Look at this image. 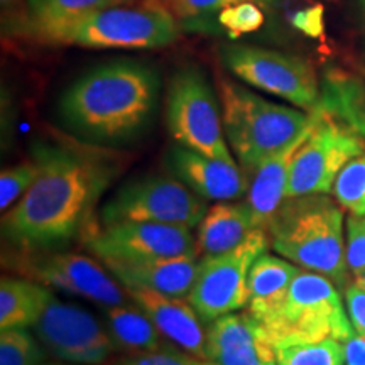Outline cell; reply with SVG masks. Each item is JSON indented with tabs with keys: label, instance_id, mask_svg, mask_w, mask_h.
I'll list each match as a JSON object with an SVG mask.
<instances>
[{
	"label": "cell",
	"instance_id": "24",
	"mask_svg": "<svg viewBox=\"0 0 365 365\" xmlns=\"http://www.w3.org/2000/svg\"><path fill=\"white\" fill-rule=\"evenodd\" d=\"M322 108L365 139V78L328 70L322 78Z\"/></svg>",
	"mask_w": 365,
	"mask_h": 365
},
{
	"label": "cell",
	"instance_id": "27",
	"mask_svg": "<svg viewBox=\"0 0 365 365\" xmlns=\"http://www.w3.org/2000/svg\"><path fill=\"white\" fill-rule=\"evenodd\" d=\"M242 2H255V0H170L180 27L182 26L190 31H207V33H213V27L218 24V17L225 9Z\"/></svg>",
	"mask_w": 365,
	"mask_h": 365
},
{
	"label": "cell",
	"instance_id": "20",
	"mask_svg": "<svg viewBox=\"0 0 365 365\" xmlns=\"http://www.w3.org/2000/svg\"><path fill=\"white\" fill-rule=\"evenodd\" d=\"M137 0H29V38L58 44L81 22Z\"/></svg>",
	"mask_w": 365,
	"mask_h": 365
},
{
	"label": "cell",
	"instance_id": "34",
	"mask_svg": "<svg viewBox=\"0 0 365 365\" xmlns=\"http://www.w3.org/2000/svg\"><path fill=\"white\" fill-rule=\"evenodd\" d=\"M2 31L7 38H29V0H0Z\"/></svg>",
	"mask_w": 365,
	"mask_h": 365
},
{
	"label": "cell",
	"instance_id": "17",
	"mask_svg": "<svg viewBox=\"0 0 365 365\" xmlns=\"http://www.w3.org/2000/svg\"><path fill=\"white\" fill-rule=\"evenodd\" d=\"M132 303L137 304L156 325L163 336L195 357L207 359V325L188 299L175 298L158 291L125 287Z\"/></svg>",
	"mask_w": 365,
	"mask_h": 365
},
{
	"label": "cell",
	"instance_id": "8",
	"mask_svg": "<svg viewBox=\"0 0 365 365\" xmlns=\"http://www.w3.org/2000/svg\"><path fill=\"white\" fill-rule=\"evenodd\" d=\"M207 210V200L176 176H143L122 185L100 207L98 225L154 222L195 228Z\"/></svg>",
	"mask_w": 365,
	"mask_h": 365
},
{
	"label": "cell",
	"instance_id": "11",
	"mask_svg": "<svg viewBox=\"0 0 365 365\" xmlns=\"http://www.w3.org/2000/svg\"><path fill=\"white\" fill-rule=\"evenodd\" d=\"M364 150L362 137L322 108L291 163L286 198L331 193L340 171Z\"/></svg>",
	"mask_w": 365,
	"mask_h": 365
},
{
	"label": "cell",
	"instance_id": "29",
	"mask_svg": "<svg viewBox=\"0 0 365 365\" xmlns=\"http://www.w3.org/2000/svg\"><path fill=\"white\" fill-rule=\"evenodd\" d=\"M46 349L27 328L0 331V365H43Z\"/></svg>",
	"mask_w": 365,
	"mask_h": 365
},
{
	"label": "cell",
	"instance_id": "15",
	"mask_svg": "<svg viewBox=\"0 0 365 365\" xmlns=\"http://www.w3.org/2000/svg\"><path fill=\"white\" fill-rule=\"evenodd\" d=\"M168 168L205 200L234 202L249 191V178L234 158L213 159L178 144L168 154Z\"/></svg>",
	"mask_w": 365,
	"mask_h": 365
},
{
	"label": "cell",
	"instance_id": "40",
	"mask_svg": "<svg viewBox=\"0 0 365 365\" xmlns=\"http://www.w3.org/2000/svg\"><path fill=\"white\" fill-rule=\"evenodd\" d=\"M43 365H76V364H68V362H49V364H43Z\"/></svg>",
	"mask_w": 365,
	"mask_h": 365
},
{
	"label": "cell",
	"instance_id": "19",
	"mask_svg": "<svg viewBox=\"0 0 365 365\" xmlns=\"http://www.w3.org/2000/svg\"><path fill=\"white\" fill-rule=\"evenodd\" d=\"M322 107H318L317 118L318 120ZM314 122L309 125V129L304 132L303 135L298 137L293 144H289L279 153H276L274 156L266 159L257 170L254 171V175L250 176L249 181V191H247V200L249 207L252 208L255 227L262 228L267 232L269 223H271L274 213L277 212V208L281 207V203L286 200V185H287V176H289L291 163L296 150L299 149V145L304 143L309 130L313 129Z\"/></svg>",
	"mask_w": 365,
	"mask_h": 365
},
{
	"label": "cell",
	"instance_id": "23",
	"mask_svg": "<svg viewBox=\"0 0 365 365\" xmlns=\"http://www.w3.org/2000/svg\"><path fill=\"white\" fill-rule=\"evenodd\" d=\"M53 298V289L43 282L24 276H4L0 281V331L33 328Z\"/></svg>",
	"mask_w": 365,
	"mask_h": 365
},
{
	"label": "cell",
	"instance_id": "22",
	"mask_svg": "<svg viewBox=\"0 0 365 365\" xmlns=\"http://www.w3.org/2000/svg\"><path fill=\"white\" fill-rule=\"evenodd\" d=\"M301 269L281 255L264 252L255 259L249 272V312L259 323H266L284 301L291 282Z\"/></svg>",
	"mask_w": 365,
	"mask_h": 365
},
{
	"label": "cell",
	"instance_id": "6",
	"mask_svg": "<svg viewBox=\"0 0 365 365\" xmlns=\"http://www.w3.org/2000/svg\"><path fill=\"white\" fill-rule=\"evenodd\" d=\"M220 59L242 83L313 112L322 102V80L308 59L247 44L223 46Z\"/></svg>",
	"mask_w": 365,
	"mask_h": 365
},
{
	"label": "cell",
	"instance_id": "31",
	"mask_svg": "<svg viewBox=\"0 0 365 365\" xmlns=\"http://www.w3.org/2000/svg\"><path fill=\"white\" fill-rule=\"evenodd\" d=\"M264 24V14L255 6V2H242L234 7H228L218 17V26L230 38H240L261 29Z\"/></svg>",
	"mask_w": 365,
	"mask_h": 365
},
{
	"label": "cell",
	"instance_id": "1",
	"mask_svg": "<svg viewBox=\"0 0 365 365\" xmlns=\"http://www.w3.org/2000/svg\"><path fill=\"white\" fill-rule=\"evenodd\" d=\"M38 176L2 215L14 252L65 250L95 227V208L120 171L115 158L88 145L36 143Z\"/></svg>",
	"mask_w": 365,
	"mask_h": 365
},
{
	"label": "cell",
	"instance_id": "39",
	"mask_svg": "<svg viewBox=\"0 0 365 365\" xmlns=\"http://www.w3.org/2000/svg\"><path fill=\"white\" fill-rule=\"evenodd\" d=\"M355 284L360 286V287H364V289H365V271L355 276Z\"/></svg>",
	"mask_w": 365,
	"mask_h": 365
},
{
	"label": "cell",
	"instance_id": "37",
	"mask_svg": "<svg viewBox=\"0 0 365 365\" xmlns=\"http://www.w3.org/2000/svg\"><path fill=\"white\" fill-rule=\"evenodd\" d=\"M344 354L346 365H365V339L359 335L344 341Z\"/></svg>",
	"mask_w": 365,
	"mask_h": 365
},
{
	"label": "cell",
	"instance_id": "30",
	"mask_svg": "<svg viewBox=\"0 0 365 365\" xmlns=\"http://www.w3.org/2000/svg\"><path fill=\"white\" fill-rule=\"evenodd\" d=\"M36 176H38V164L33 158L2 171L0 175V208L2 212L11 208L33 186Z\"/></svg>",
	"mask_w": 365,
	"mask_h": 365
},
{
	"label": "cell",
	"instance_id": "13",
	"mask_svg": "<svg viewBox=\"0 0 365 365\" xmlns=\"http://www.w3.org/2000/svg\"><path fill=\"white\" fill-rule=\"evenodd\" d=\"M34 335L51 357L76 365H103L117 352L107 325L88 309L51 299L33 327Z\"/></svg>",
	"mask_w": 365,
	"mask_h": 365
},
{
	"label": "cell",
	"instance_id": "14",
	"mask_svg": "<svg viewBox=\"0 0 365 365\" xmlns=\"http://www.w3.org/2000/svg\"><path fill=\"white\" fill-rule=\"evenodd\" d=\"M85 249L98 261H148L196 254L190 227L154 222H117L91 228L83 237Z\"/></svg>",
	"mask_w": 365,
	"mask_h": 365
},
{
	"label": "cell",
	"instance_id": "35",
	"mask_svg": "<svg viewBox=\"0 0 365 365\" xmlns=\"http://www.w3.org/2000/svg\"><path fill=\"white\" fill-rule=\"evenodd\" d=\"M344 294L346 313H349L355 335L365 339V289L354 282V284H346Z\"/></svg>",
	"mask_w": 365,
	"mask_h": 365
},
{
	"label": "cell",
	"instance_id": "2",
	"mask_svg": "<svg viewBox=\"0 0 365 365\" xmlns=\"http://www.w3.org/2000/svg\"><path fill=\"white\" fill-rule=\"evenodd\" d=\"M159 76L132 59L103 63L63 91L58 115L65 129L91 145L129 143L156 110Z\"/></svg>",
	"mask_w": 365,
	"mask_h": 365
},
{
	"label": "cell",
	"instance_id": "36",
	"mask_svg": "<svg viewBox=\"0 0 365 365\" xmlns=\"http://www.w3.org/2000/svg\"><path fill=\"white\" fill-rule=\"evenodd\" d=\"M294 26L308 36H319L323 33V9L312 7L299 12L294 17Z\"/></svg>",
	"mask_w": 365,
	"mask_h": 365
},
{
	"label": "cell",
	"instance_id": "26",
	"mask_svg": "<svg viewBox=\"0 0 365 365\" xmlns=\"http://www.w3.org/2000/svg\"><path fill=\"white\" fill-rule=\"evenodd\" d=\"M276 365H344V341L289 340L274 345Z\"/></svg>",
	"mask_w": 365,
	"mask_h": 365
},
{
	"label": "cell",
	"instance_id": "10",
	"mask_svg": "<svg viewBox=\"0 0 365 365\" xmlns=\"http://www.w3.org/2000/svg\"><path fill=\"white\" fill-rule=\"evenodd\" d=\"M267 249H271L269 234L262 228H254L247 239L228 252L200 259L186 299L205 325L223 314L247 308L250 267Z\"/></svg>",
	"mask_w": 365,
	"mask_h": 365
},
{
	"label": "cell",
	"instance_id": "5",
	"mask_svg": "<svg viewBox=\"0 0 365 365\" xmlns=\"http://www.w3.org/2000/svg\"><path fill=\"white\" fill-rule=\"evenodd\" d=\"M272 346L289 340H349L355 335L336 284L301 269L277 312L262 323Z\"/></svg>",
	"mask_w": 365,
	"mask_h": 365
},
{
	"label": "cell",
	"instance_id": "4",
	"mask_svg": "<svg viewBox=\"0 0 365 365\" xmlns=\"http://www.w3.org/2000/svg\"><path fill=\"white\" fill-rule=\"evenodd\" d=\"M220 105L227 143L250 180L261 164L309 129L317 110L307 112L261 97L244 85L222 78Z\"/></svg>",
	"mask_w": 365,
	"mask_h": 365
},
{
	"label": "cell",
	"instance_id": "7",
	"mask_svg": "<svg viewBox=\"0 0 365 365\" xmlns=\"http://www.w3.org/2000/svg\"><path fill=\"white\" fill-rule=\"evenodd\" d=\"M168 129L173 139L213 159H232L225 130L222 105L198 66H186L175 73L168 90Z\"/></svg>",
	"mask_w": 365,
	"mask_h": 365
},
{
	"label": "cell",
	"instance_id": "18",
	"mask_svg": "<svg viewBox=\"0 0 365 365\" xmlns=\"http://www.w3.org/2000/svg\"><path fill=\"white\" fill-rule=\"evenodd\" d=\"M102 264L124 287H140L186 298L193 287L200 257L180 255L148 261H103Z\"/></svg>",
	"mask_w": 365,
	"mask_h": 365
},
{
	"label": "cell",
	"instance_id": "12",
	"mask_svg": "<svg viewBox=\"0 0 365 365\" xmlns=\"http://www.w3.org/2000/svg\"><path fill=\"white\" fill-rule=\"evenodd\" d=\"M4 264L21 276L43 282L51 289L88 299L100 307L127 304L125 287L110 276V271L88 257L66 250L51 252H12L4 257Z\"/></svg>",
	"mask_w": 365,
	"mask_h": 365
},
{
	"label": "cell",
	"instance_id": "25",
	"mask_svg": "<svg viewBox=\"0 0 365 365\" xmlns=\"http://www.w3.org/2000/svg\"><path fill=\"white\" fill-rule=\"evenodd\" d=\"M117 349L127 354L156 352L166 349L163 335L150 318L137 304H117V307H100Z\"/></svg>",
	"mask_w": 365,
	"mask_h": 365
},
{
	"label": "cell",
	"instance_id": "32",
	"mask_svg": "<svg viewBox=\"0 0 365 365\" xmlns=\"http://www.w3.org/2000/svg\"><path fill=\"white\" fill-rule=\"evenodd\" d=\"M103 365H217L212 360H203L191 354H182V350L163 349L156 352L129 354L124 357L112 359Z\"/></svg>",
	"mask_w": 365,
	"mask_h": 365
},
{
	"label": "cell",
	"instance_id": "28",
	"mask_svg": "<svg viewBox=\"0 0 365 365\" xmlns=\"http://www.w3.org/2000/svg\"><path fill=\"white\" fill-rule=\"evenodd\" d=\"M331 193L350 215H365V150L340 171Z\"/></svg>",
	"mask_w": 365,
	"mask_h": 365
},
{
	"label": "cell",
	"instance_id": "16",
	"mask_svg": "<svg viewBox=\"0 0 365 365\" xmlns=\"http://www.w3.org/2000/svg\"><path fill=\"white\" fill-rule=\"evenodd\" d=\"M207 359L217 365H276L272 345L249 312L228 313L208 323Z\"/></svg>",
	"mask_w": 365,
	"mask_h": 365
},
{
	"label": "cell",
	"instance_id": "9",
	"mask_svg": "<svg viewBox=\"0 0 365 365\" xmlns=\"http://www.w3.org/2000/svg\"><path fill=\"white\" fill-rule=\"evenodd\" d=\"M180 22L161 4L135 2L90 17L66 33L58 44L91 49H158L175 43Z\"/></svg>",
	"mask_w": 365,
	"mask_h": 365
},
{
	"label": "cell",
	"instance_id": "33",
	"mask_svg": "<svg viewBox=\"0 0 365 365\" xmlns=\"http://www.w3.org/2000/svg\"><path fill=\"white\" fill-rule=\"evenodd\" d=\"M346 264L354 276L365 271V215H350L345 223Z\"/></svg>",
	"mask_w": 365,
	"mask_h": 365
},
{
	"label": "cell",
	"instance_id": "3",
	"mask_svg": "<svg viewBox=\"0 0 365 365\" xmlns=\"http://www.w3.org/2000/svg\"><path fill=\"white\" fill-rule=\"evenodd\" d=\"M344 208L328 195L286 198L267 227L271 249L304 271L346 287Z\"/></svg>",
	"mask_w": 365,
	"mask_h": 365
},
{
	"label": "cell",
	"instance_id": "38",
	"mask_svg": "<svg viewBox=\"0 0 365 365\" xmlns=\"http://www.w3.org/2000/svg\"><path fill=\"white\" fill-rule=\"evenodd\" d=\"M354 4H355V9H357L360 21H362L365 26V0H354Z\"/></svg>",
	"mask_w": 365,
	"mask_h": 365
},
{
	"label": "cell",
	"instance_id": "21",
	"mask_svg": "<svg viewBox=\"0 0 365 365\" xmlns=\"http://www.w3.org/2000/svg\"><path fill=\"white\" fill-rule=\"evenodd\" d=\"M196 228V254L202 259L228 252L257 227L247 202H218L207 210Z\"/></svg>",
	"mask_w": 365,
	"mask_h": 365
},
{
	"label": "cell",
	"instance_id": "41",
	"mask_svg": "<svg viewBox=\"0 0 365 365\" xmlns=\"http://www.w3.org/2000/svg\"><path fill=\"white\" fill-rule=\"evenodd\" d=\"M262 2H266V4H274V2H277V0H262Z\"/></svg>",
	"mask_w": 365,
	"mask_h": 365
}]
</instances>
